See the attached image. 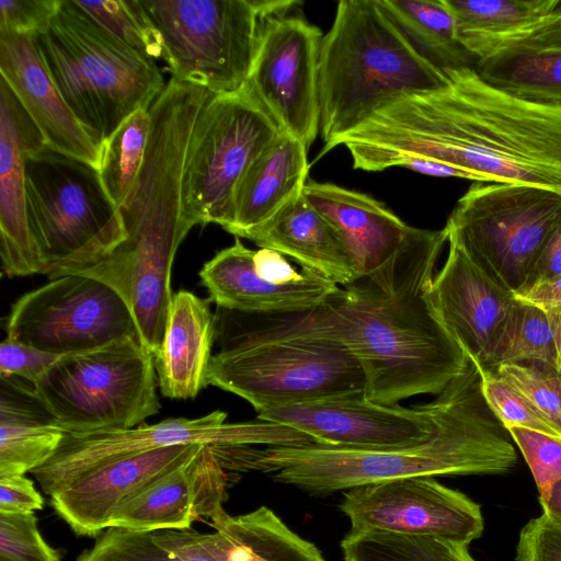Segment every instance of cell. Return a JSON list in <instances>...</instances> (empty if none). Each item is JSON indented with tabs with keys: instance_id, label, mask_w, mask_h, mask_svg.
Wrapping results in <instances>:
<instances>
[{
	"instance_id": "51",
	"label": "cell",
	"mask_w": 561,
	"mask_h": 561,
	"mask_svg": "<svg viewBox=\"0 0 561 561\" xmlns=\"http://www.w3.org/2000/svg\"><path fill=\"white\" fill-rule=\"evenodd\" d=\"M545 310V309H543ZM552 330L554 333L556 352H557V365L556 367L561 373V308L546 309Z\"/></svg>"
},
{
	"instance_id": "33",
	"label": "cell",
	"mask_w": 561,
	"mask_h": 561,
	"mask_svg": "<svg viewBox=\"0 0 561 561\" xmlns=\"http://www.w3.org/2000/svg\"><path fill=\"white\" fill-rule=\"evenodd\" d=\"M214 528L226 530L232 539L226 561H327L312 542L266 506L239 516L228 514Z\"/></svg>"
},
{
	"instance_id": "26",
	"label": "cell",
	"mask_w": 561,
	"mask_h": 561,
	"mask_svg": "<svg viewBox=\"0 0 561 561\" xmlns=\"http://www.w3.org/2000/svg\"><path fill=\"white\" fill-rule=\"evenodd\" d=\"M242 238L288 256L339 286L357 278L336 229L307 201L304 192Z\"/></svg>"
},
{
	"instance_id": "43",
	"label": "cell",
	"mask_w": 561,
	"mask_h": 561,
	"mask_svg": "<svg viewBox=\"0 0 561 561\" xmlns=\"http://www.w3.org/2000/svg\"><path fill=\"white\" fill-rule=\"evenodd\" d=\"M60 356L5 337L0 344V376L20 377L35 386Z\"/></svg>"
},
{
	"instance_id": "38",
	"label": "cell",
	"mask_w": 561,
	"mask_h": 561,
	"mask_svg": "<svg viewBox=\"0 0 561 561\" xmlns=\"http://www.w3.org/2000/svg\"><path fill=\"white\" fill-rule=\"evenodd\" d=\"M491 371L520 392L561 435V373L556 366L528 362Z\"/></svg>"
},
{
	"instance_id": "25",
	"label": "cell",
	"mask_w": 561,
	"mask_h": 561,
	"mask_svg": "<svg viewBox=\"0 0 561 561\" xmlns=\"http://www.w3.org/2000/svg\"><path fill=\"white\" fill-rule=\"evenodd\" d=\"M217 334L209 298L180 289L172 296L161 350L154 358L158 387L170 399H194L206 377Z\"/></svg>"
},
{
	"instance_id": "2",
	"label": "cell",
	"mask_w": 561,
	"mask_h": 561,
	"mask_svg": "<svg viewBox=\"0 0 561 561\" xmlns=\"http://www.w3.org/2000/svg\"><path fill=\"white\" fill-rule=\"evenodd\" d=\"M448 231L422 229L381 271L339 286L309 310L252 314L228 328L263 339H319L346 348L362 366L367 397L397 405L419 394H439L470 359L426 299ZM249 314V313H248Z\"/></svg>"
},
{
	"instance_id": "31",
	"label": "cell",
	"mask_w": 561,
	"mask_h": 561,
	"mask_svg": "<svg viewBox=\"0 0 561 561\" xmlns=\"http://www.w3.org/2000/svg\"><path fill=\"white\" fill-rule=\"evenodd\" d=\"M388 19L414 50L442 71L476 67L458 41L455 19L444 0H378Z\"/></svg>"
},
{
	"instance_id": "45",
	"label": "cell",
	"mask_w": 561,
	"mask_h": 561,
	"mask_svg": "<svg viewBox=\"0 0 561 561\" xmlns=\"http://www.w3.org/2000/svg\"><path fill=\"white\" fill-rule=\"evenodd\" d=\"M44 499L25 476L0 478V512L34 513L44 506Z\"/></svg>"
},
{
	"instance_id": "16",
	"label": "cell",
	"mask_w": 561,
	"mask_h": 561,
	"mask_svg": "<svg viewBox=\"0 0 561 561\" xmlns=\"http://www.w3.org/2000/svg\"><path fill=\"white\" fill-rule=\"evenodd\" d=\"M321 31L296 16L262 20L248 88L280 131L308 149L320 131Z\"/></svg>"
},
{
	"instance_id": "22",
	"label": "cell",
	"mask_w": 561,
	"mask_h": 561,
	"mask_svg": "<svg viewBox=\"0 0 561 561\" xmlns=\"http://www.w3.org/2000/svg\"><path fill=\"white\" fill-rule=\"evenodd\" d=\"M226 486L225 469L211 446L203 445L185 463L126 502L108 527L137 531L186 529L199 517L210 518L215 526L228 515L224 510Z\"/></svg>"
},
{
	"instance_id": "47",
	"label": "cell",
	"mask_w": 561,
	"mask_h": 561,
	"mask_svg": "<svg viewBox=\"0 0 561 561\" xmlns=\"http://www.w3.org/2000/svg\"><path fill=\"white\" fill-rule=\"evenodd\" d=\"M559 276H561V224L542 245L527 277L525 286L520 291L535 284L553 279Z\"/></svg>"
},
{
	"instance_id": "28",
	"label": "cell",
	"mask_w": 561,
	"mask_h": 561,
	"mask_svg": "<svg viewBox=\"0 0 561 561\" xmlns=\"http://www.w3.org/2000/svg\"><path fill=\"white\" fill-rule=\"evenodd\" d=\"M64 436L32 385L1 377L0 478L31 472L54 455Z\"/></svg>"
},
{
	"instance_id": "12",
	"label": "cell",
	"mask_w": 561,
	"mask_h": 561,
	"mask_svg": "<svg viewBox=\"0 0 561 561\" xmlns=\"http://www.w3.org/2000/svg\"><path fill=\"white\" fill-rule=\"evenodd\" d=\"M279 131L248 85L208 99L193 128L183 176V216L191 228L229 226L240 180Z\"/></svg>"
},
{
	"instance_id": "35",
	"label": "cell",
	"mask_w": 561,
	"mask_h": 561,
	"mask_svg": "<svg viewBox=\"0 0 561 561\" xmlns=\"http://www.w3.org/2000/svg\"><path fill=\"white\" fill-rule=\"evenodd\" d=\"M340 547L344 561H477L465 545L383 531L346 533Z\"/></svg>"
},
{
	"instance_id": "50",
	"label": "cell",
	"mask_w": 561,
	"mask_h": 561,
	"mask_svg": "<svg viewBox=\"0 0 561 561\" xmlns=\"http://www.w3.org/2000/svg\"><path fill=\"white\" fill-rule=\"evenodd\" d=\"M539 501L542 506V514L561 526V480L554 482Z\"/></svg>"
},
{
	"instance_id": "24",
	"label": "cell",
	"mask_w": 561,
	"mask_h": 561,
	"mask_svg": "<svg viewBox=\"0 0 561 561\" xmlns=\"http://www.w3.org/2000/svg\"><path fill=\"white\" fill-rule=\"evenodd\" d=\"M304 195L336 229L357 278L389 265L421 233L377 199L332 183L311 181Z\"/></svg>"
},
{
	"instance_id": "10",
	"label": "cell",
	"mask_w": 561,
	"mask_h": 561,
	"mask_svg": "<svg viewBox=\"0 0 561 561\" xmlns=\"http://www.w3.org/2000/svg\"><path fill=\"white\" fill-rule=\"evenodd\" d=\"M561 224V193L545 187L477 182L445 228L493 280L518 294L547 239Z\"/></svg>"
},
{
	"instance_id": "39",
	"label": "cell",
	"mask_w": 561,
	"mask_h": 561,
	"mask_svg": "<svg viewBox=\"0 0 561 561\" xmlns=\"http://www.w3.org/2000/svg\"><path fill=\"white\" fill-rule=\"evenodd\" d=\"M481 376L485 400L506 430L523 427L561 438L546 416L494 371L481 369Z\"/></svg>"
},
{
	"instance_id": "23",
	"label": "cell",
	"mask_w": 561,
	"mask_h": 561,
	"mask_svg": "<svg viewBox=\"0 0 561 561\" xmlns=\"http://www.w3.org/2000/svg\"><path fill=\"white\" fill-rule=\"evenodd\" d=\"M0 72L39 130L47 149L99 168L102 147L64 100L34 38L0 33Z\"/></svg>"
},
{
	"instance_id": "5",
	"label": "cell",
	"mask_w": 561,
	"mask_h": 561,
	"mask_svg": "<svg viewBox=\"0 0 561 561\" xmlns=\"http://www.w3.org/2000/svg\"><path fill=\"white\" fill-rule=\"evenodd\" d=\"M447 83L445 72L414 50L378 0L340 1L320 48V156L399 99Z\"/></svg>"
},
{
	"instance_id": "8",
	"label": "cell",
	"mask_w": 561,
	"mask_h": 561,
	"mask_svg": "<svg viewBox=\"0 0 561 561\" xmlns=\"http://www.w3.org/2000/svg\"><path fill=\"white\" fill-rule=\"evenodd\" d=\"M27 216L44 275L75 274L125 239L98 169L47 148L26 160Z\"/></svg>"
},
{
	"instance_id": "11",
	"label": "cell",
	"mask_w": 561,
	"mask_h": 561,
	"mask_svg": "<svg viewBox=\"0 0 561 561\" xmlns=\"http://www.w3.org/2000/svg\"><path fill=\"white\" fill-rule=\"evenodd\" d=\"M172 78L213 94L249 80L262 19L254 0H139Z\"/></svg>"
},
{
	"instance_id": "18",
	"label": "cell",
	"mask_w": 561,
	"mask_h": 561,
	"mask_svg": "<svg viewBox=\"0 0 561 561\" xmlns=\"http://www.w3.org/2000/svg\"><path fill=\"white\" fill-rule=\"evenodd\" d=\"M257 419L296 430L318 445L348 449L408 447L426 440L435 430L431 402L385 405L366 394L272 408L259 412Z\"/></svg>"
},
{
	"instance_id": "19",
	"label": "cell",
	"mask_w": 561,
	"mask_h": 561,
	"mask_svg": "<svg viewBox=\"0 0 561 561\" xmlns=\"http://www.w3.org/2000/svg\"><path fill=\"white\" fill-rule=\"evenodd\" d=\"M426 290L433 312L469 359L485 369L516 296L493 280L458 244Z\"/></svg>"
},
{
	"instance_id": "27",
	"label": "cell",
	"mask_w": 561,
	"mask_h": 561,
	"mask_svg": "<svg viewBox=\"0 0 561 561\" xmlns=\"http://www.w3.org/2000/svg\"><path fill=\"white\" fill-rule=\"evenodd\" d=\"M307 150L299 139L279 131L240 180L225 230L242 238L301 195L309 172Z\"/></svg>"
},
{
	"instance_id": "46",
	"label": "cell",
	"mask_w": 561,
	"mask_h": 561,
	"mask_svg": "<svg viewBox=\"0 0 561 561\" xmlns=\"http://www.w3.org/2000/svg\"><path fill=\"white\" fill-rule=\"evenodd\" d=\"M508 48L527 50L561 49V0L542 23L501 44L491 55L497 50Z\"/></svg>"
},
{
	"instance_id": "36",
	"label": "cell",
	"mask_w": 561,
	"mask_h": 561,
	"mask_svg": "<svg viewBox=\"0 0 561 561\" xmlns=\"http://www.w3.org/2000/svg\"><path fill=\"white\" fill-rule=\"evenodd\" d=\"M149 130V110H140L102 145L98 172L106 194L117 207L125 201L140 170Z\"/></svg>"
},
{
	"instance_id": "40",
	"label": "cell",
	"mask_w": 561,
	"mask_h": 561,
	"mask_svg": "<svg viewBox=\"0 0 561 561\" xmlns=\"http://www.w3.org/2000/svg\"><path fill=\"white\" fill-rule=\"evenodd\" d=\"M0 561H60L37 528L34 513L0 512Z\"/></svg>"
},
{
	"instance_id": "48",
	"label": "cell",
	"mask_w": 561,
	"mask_h": 561,
	"mask_svg": "<svg viewBox=\"0 0 561 561\" xmlns=\"http://www.w3.org/2000/svg\"><path fill=\"white\" fill-rule=\"evenodd\" d=\"M516 297L545 310L561 308V276L535 284Z\"/></svg>"
},
{
	"instance_id": "37",
	"label": "cell",
	"mask_w": 561,
	"mask_h": 561,
	"mask_svg": "<svg viewBox=\"0 0 561 561\" xmlns=\"http://www.w3.org/2000/svg\"><path fill=\"white\" fill-rule=\"evenodd\" d=\"M75 3L125 46L153 60L162 58L160 36L139 0H75Z\"/></svg>"
},
{
	"instance_id": "15",
	"label": "cell",
	"mask_w": 561,
	"mask_h": 561,
	"mask_svg": "<svg viewBox=\"0 0 561 561\" xmlns=\"http://www.w3.org/2000/svg\"><path fill=\"white\" fill-rule=\"evenodd\" d=\"M339 508L350 520V534L383 531L468 546L484 529L481 506L434 477L355 486L343 492Z\"/></svg>"
},
{
	"instance_id": "1",
	"label": "cell",
	"mask_w": 561,
	"mask_h": 561,
	"mask_svg": "<svg viewBox=\"0 0 561 561\" xmlns=\"http://www.w3.org/2000/svg\"><path fill=\"white\" fill-rule=\"evenodd\" d=\"M447 85L403 96L336 139L354 169L377 172L425 159L476 182L530 184L561 193V108L501 90L474 67L444 70Z\"/></svg>"
},
{
	"instance_id": "17",
	"label": "cell",
	"mask_w": 561,
	"mask_h": 561,
	"mask_svg": "<svg viewBox=\"0 0 561 561\" xmlns=\"http://www.w3.org/2000/svg\"><path fill=\"white\" fill-rule=\"evenodd\" d=\"M198 275L218 308L249 314L309 310L339 287L309 270H297L275 250L249 249L237 237L232 245L207 261Z\"/></svg>"
},
{
	"instance_id": "20",
	"label": "cell",
	"mask_w": 561,
	"mask_h": 561,
	"mask_svg": "<svg viewBox=\"0 0 561 561\" xmlns=\"http://www.w3.org/2000/svg\"><path fill=\"white\" fill-rule=\"evenodd\" d=\"M203 445L156 448L113 459L51 494L50 505L76 535L99 536L126 502L185 463Z\"/></svg>"
},
{
	"instance_id": "21",
	"label": "cell",
	"mask_w": 561,
	"mask_h": 561,
	"mask_svg": "<svg viewBox=\"0 0 561 561\" xmlns=\"http://www.w3.org/2000/svg\"><path fill=\"white\" fill-rule=\"evenodd\" d=\"M44 148L39 130L0 79V255L9 277L44 273L26 201V160Z\"/></svg>"
},
{
	"instance_id": "34",
	"label": "cell",
	"mask_w": 561,
	"mask_h": 561,
	"mask_svg": "<svg viewBox=\"0 0 561 561\" xmlns=\"http://www.w3.org/2000/svg\"><path fill=\"white\" fill-rule=\"evenodd\" d=\"M528 362L557 365L554 333L546 310L516 297L485 369Z\"/></svg>"
},
{
	"instance_id": "7",
	"label": "cell",
	"mask_w": 561,
	"mask_h": 561,
	"mask_svg": "<svg viewBox=\"0 0 561 561\" xmlns=\"http://www.w3.org/2000/svg\"><path fill=\"white\" fill-rule=\"evenodd\" d=\"M220 350L213 354L207 386L272 408L346 396H367L358 360L343 346L319 339H263L216 321Z\"/></svg>"
},
{
	"instance_id": "42",
	"label": "cell",
	"mask_w": 561,
	"mask_h": 561,
	"mask_svg": "<svg viewBox=\"0 0 561 561\" xmlns=\"http://www.w3.org/2000/svg\"><path fill=\"white\" fill-rule=\"evenodd\" d=\"M61 0H1L0 33L36 38L45 33Z\"/></svg>"
},
{
	"instance_id": "6",
	"label": "cell",
	"mask_w": 561,
	"mask_h": 561,
	"mask_svg": "<svg viewBox=\"0 0 561 561\" xmlns=\"http://www.w3.org/2000/svg\"><path fill=\"white\" fill-rule=\"evenodd\" d=\"M35 44L64 100L101 147L165 87L153 59L115 39L75 0H61Z\"/></svg>"
},
{
	"instance_id": "3",
	"label": "cell",
	"mask_w": 561,
	"mask_h": 561,
	"mask_svg": "<svg viewBox=\"0 0 561 561\" xmlns=\"http://www.w3.org/2000/svg\"><path fill=\"white\" fill-rule=\"evenodd\" d=\"M431 405L435 430L416 445L388 449L243 446L231 454L229 468L270 473L278 483L323 496L412 477L502 474L516 466L512 437L485 400L478 365L470 360Z\"/></svg>"
},
{
	"instance_id": "44",
	"label": "cell",
	"mask_w": 561,
	"mask_h": 561,
	"mask_svg": "<svg viewBox=\"0 0 561 561\" xmlns=\"http://www.w3.org/2000/svg\"><path fill=\"white\" fill-rule=\"evenodd\" d=\"M516 561H561V526L545 514L530 519L519 533Z\"/></svg>"
},
{
	"instance_id": "29",
	"label": "cell",
	"mask_w": 561,
	"mask_h": 561,
	"mask_svg": "<svg viewBox=\"0 0 561 561\" xmlns=\"http://www.w3.org/2000/svg\"><path fill=\"white\" fill-rule=\"evenodd\" d=\"M232 545L222 529L137 531L108 527L76 561H226Z\"/></svg>"
},
{
	"instance_id": "32",
	"label": "cell",
	"mask_w": 561,
	"mask_h": 561,
	"mask_svg": "<svg viewBox=\"0 0 561 561\" xmlns=\"http://www.w3.org/2000/svg\"><path fill=\"white\" fill-rule=\"evenodd\" d=\"M474 68L501 90L561 108V49H501L478 59Z\"/></svg>"
},
{
	"instance_id": "9",
	"label": "cell",
	"mask_w": 561,
	"mask_h": 561,
	"mask_svg": "<svg viewBox=\"0 0 561 561\" xmlns=\"http://www.w3.org/2000/svg\"><path fill=\"white\" fill-rule=\"evenodd\" d=\"M33 392L70 433L133 428L161 408L154 357L136 337L61 355Z\"/></svg>"
},
{
	"instance_id": "14",
	"label": "cell",
	"mask_w": 561,
	"mask_h": 561,
	"mask_svg": "<svg viewBox=\"0 0 561 561\" xmlns=\"http://www.w3.org/2000/svg\"><path fill=\"white\" fill-rule=\"evenodd\" d=\"M7 337L57 355L89 351L117 340H140L134 317L108 285L64 275L18 298L4 319Z\"/></svg>"
},
{
	"instance_id": "13",
	"label": "cell",
	"mask_w": 561,
	"mask_h": 561,
	"mask_svg": "<svg viewBox=\"0 0 561 561\" xmlns=\"http://www.w3.org/2000/svg\"><path fill=\"white\" fill-rule=\"evenodd\" d=\"M227 413L216 410L197 419H167L151 425L89 433L65 432L54 455L33 469L42 491L51 495L88 470L116 458L156 448L204 444L230 446H301L313 439L288 426L263 421L227 423Z\"/></svg>"
},
{
	"instance_id": "41",
	"label": "cell",
	"mask_w": 561,
	"mask_h": 561,
	"mask_svg": "<svg viewBox=\"0 0 561 561\" xmlns=\"http://www.w3.org/2000/svg\"><path fill=\"white\" fill-rule=\"evenodd\" d=\"M507 431L524 456L539 499H542L550 486L561 480V438L523 427Z\"/></svg>"
},
{
	"instance_id": "30",
	"label": "cell",
	"mask_w": 561,
	"mask_h": 561,
	"mask_svg": "<svg viewBox=\"0 0 561 561\" xmlns=\"http://www.w3.org/2000/svg\"><path fill=\"white\" fill-rule=\"evenodd\" d=\"M460 44L478 59L542 23L560 0H444Z\"/></svg>"
},
{
	"instance_id": "4",
	"label": "cell",
	"mask_w": 561,
	"mask_h": 561,
	"mask_svg": "<svg viewBox=\"0 0 561 561\" xmlns=\"http://www.w3.org/2000/svg\"><path fill=\"white\" fill-rule=\"evenodd\" d=\"M204 92L168 83L149 108L150 130L137 178L118 207L125 239L75 274L113 288L129 308L142 345L156 358L172 301L171 271L192 229L183 216V176Z\"/></svg>"
},
{
	"instance_id": "49",
	"label": "cell",
	"mask_w": 561,
	"mask_h": 561,
	"mask_svg": "<svg viewBox=\"0 0 561 561\" xmlns=\"http://www.w3.org/2000/svg\"><path fill=\"white\" fill-rule=\"evenodd\" d=\"M399 167L408 168L415 172L439 178H460L474 181L473 176L462 170L436 161L425 159H405Z\"/></svg>"
}]
</instances>
